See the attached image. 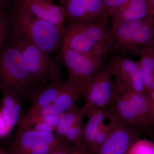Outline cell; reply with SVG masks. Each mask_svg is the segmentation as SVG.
Segmentation results:
<instances>
[{
    "mask_svg": "<svg viewBox=\"0 0 154 154\" xmlns=\"http://www.w3.org/2000/svg\"><path fill=\"white\" fill-rule=\"evenodd\" d=\"M10 32L8 14L3 9H0V52Z\"/></svg>",
    "mask_w": 154,
    "mask_h": 154,
    "instance_id": "cell-23",
    "label": "cell"
},
{
    "mask_svg": "<svg viewBox=\"0 0 154 154\" xmlns=\"http://www.w3.org/2000/svg\"><path fill=\"white\" fill-rule=\"evenodd\" d=\"M84 127L83 124L69 128L65 133L64 139L69 144H72L73 146H85Z\"/></svg>",
    "mask_w": 154,
    "mask_h": 154,
    "instance_id": "cell-20",
    "label": "cell"
},
{
    "mask_svg": "<svg viewBox=\"0 0 154 154\" xmlns=\"http://www.w3.org/2000/svg\"><path fill=\"white\" fill-rule=\"evenodd\" d=\"M129 0H103L106 12L109 16H111L116 10L127 2Z\"/></svg>",
    "mask_w": 154,
    "mask_h": 154,
    "instance_id": "cell-27",
    "label": "cell"
},
{
    "mask_svg": "<svg viewBox=\"0 0 154 154\" xmlns=\"http://www.w3.org/2000/svg\"><path fill=\"white\" fill-rule=\"evenodd\" d=\"M150 17L148 0H129L110 16L111 28L123 22Z\"/></svg>",
    "mask_w": 154,
    "mask_h": 154,
    "instance_id": "cell-13",
    "label": "cell"
},
{
    "mask_svg": "<svg viewBox=\"0 0 154 154\" xmlns=\"http://www.w3.org/2000/svg\"></svg>",
    "mask_w": 154,
    "mask_h": 154,
    "instance_id": "cell-33",
    "label": "cell"
},
{
    "mask_svg": "<svg viewBox=\"0 0 154 154\" xmlns=\"http://www.w3.org/2000/svg\"><path fill=\"white\" fill-rule=\"evenodd\" d=\"M150 15L154 21V0H148Z\"/></svg>",
    "mask_w": 154,
    "mask_h": 154,
    "instance_id": "cell-29",
    "label": "cell"
},
{
    "mask_svg": "<svg viewBox=\"0 0 154 154\" xmlns=\"http://www.w3.org/2000/svg\"><path fill=\"white\" fill-rule=\"evenodd\" d=\"M138 60L143 78L145 90L146 92L154 90V48L147 49L141 54Z\"/></svg>",
    "mask_w": 154,
    "mask_h": 154,
    "instance_id": "cell-17",
    "label": "cell"
},
{
    "mask_svg": "<svg viewBox=\"0 0 154 154\" xmlns=\"http://www.w3.org/2000/svg\"><path fill=\"white\" fill-rule=\"evenodd\" d=\"M21 100H19L15 104L11 111L10 119L7 125V131L8 135L11 133L14 127L18 124L23 116Z\"/></svg>",
    "mask_w": 154,
    "mask_h": 154,
    "instance_id": "cell-22",
    "label": "cell"
},
{
    "mask_svg": "<svg viewBox=\"0 0 154 154\" xmlns=\"http://www.w3.org/2000/svg\"><path fill=\"white\" fill-rule=\"evenodd\" d=\"M7 0H0V9H3V7L7 3Z\"/></svg>",
    "mask_w": 154,
    "mask_h": 154,
    "instance_id": "cell-30",
    "label": "cell"
},
{
    "mask_svg": "<svg viewBox=\"0 0 154 154\" xmlns=\"http://www.w3.org/2000/svg\"><path fill=\"white\" fill-rule=\"evenodd\" d=\"M11 38L22 54L35 86L62 83L60 56L54 58L21 36L11 33Z\"/></svg>",
    "mask_w": 154,
    "mask_h": 154,
    "instance_id": "cell-5",
    "label": "cell"
},
{
    "mask_svg": "<svg viewBox=\"0 0 154 154\" xmlns=\"http://www.w3.org/2000/svg\"><path fill=\"white\" fill-rule=\"evenodd\" d=\"M65 18L93 24L109 21L103 0H60Z\"/></svg>",
    "mask_w": 154,
    "mask_h": 154,
    "instance_id": "cell-10",
    "label": "cell"
},
{
    "mask_svg": "<svg viewBox=\"0 0 154 154\" xmlns=\"http://www.w3.org/2000/svg\"><path fill=\"white\" fill-rule=\"evenodd\" d=\"M8 14L10 31L48 53L61 46L64 30L28 13L14 3Z\"/></svg>",
    "mask_w": 154,
    "mask_h": 154,
    "instance_id": "cell-2",
    "label": "cell"
},
{
    "mask_svg": "<svg viewBox=\"0 0 154 154\" xmlns=\"http://www.w3.org/2000/svg\"><path fill=\"white\" fill-rule=\"evenodd\" d=\"M21 52L8 36L0 52V90L30 97L35 87Z\"/></svg>",
    "mask_w": 154,
    "mask_h": 154,
    "instance_id": "cell-3",
    "label": "cell"
},
{
    "mask_svg": "<svg viewBox=\"0 0 154 154\" xmlns=\"http://www.w3.org/2000/svg\"><path fill=\"white\" fill-rule=\"evenodd\" d=\"M109 115L107 110L96 109L90 110L86 114L88 120L84 125V135L85 146L89 153L100 126Z\"/></svg>",
    "mask_w": 154,
    "mask_h": 154,
    "instance_id": "cell-15",
    "label": "cell"
},
{
    "mask_svg": "<svg viewBox=\"0 0 154 154\" xmlns=\"http://www.w3.org/2000/svg\"><path fill=\"white\" fill-rule=\"evenodd\" d=\"M86 103L81 108L84 115L92 109L108 110L114 98L112 75L107 61L81 89Z\"/></svg>",
    "mask_w": 154,
    "mask_h": 154,
    "instance_id": "cell-8",
    "label": "cell"
},
{
    "mask_svg": "<svg viewBox=\"0 0 154 154\" xmlns=\"http://www.w3.org/2000/svg\"><path fill=\"white\" fill-rule=\"evenodd\" d=\"M63 83H51L47 85L33 87L30 97L32 104L22 118L33 115L39 109L52 103L58 94Z\"/></svg>",
    "mask_w": 154,
    "mask_h": 154,
    "instance_id": "cell-14",
    "label": "cell"
},
{
    "mask_svg": "<svg viewBox=\"0 0 154 154\" xmlns=\"http://www.w3.org/2000/svg\"><path fill=\"white\" fill-rule=\"evenodd\" d=\"M111 28L109 21L93 24L66 19L61 47L108 58L114 53Z\"/></svg>",
    "mask_w": 154,
    "mask_h": 154,
    "instance_id": "cell-1",
    "label": "cell"
},
{
    "mask_svg": "<svg viewBox=\"0 0 154 154\" xmlns=\"http://www.w3.org/2000/svg\"><path fill=\"white\" fill-rule=\"evenodd\" d=\"M22 127L27 128L34 130L38 131L54 133V130L53 128L50 125L44 122H34Z\"/></svg>",
    "mask_w": 154,
    "mask_h": 154,
    "instance_id": "cell-25",
    "label": "cell"
},
{
    "mask_svg": "<svg viewBox=\"0 0 154 154\" xmlns=\"http://www.w3.org/2000/svg\"><path fill=\"white\" fill-rule=\"evenodd\" d=\"M80 94L74 86L67 81L62 84L58 94L52 103L63 113L76 106Z\"/></svg>",
    "mask_w": 154,
    "mask_h": 154,
    "instance_id": "cell-16",
    "label": "cell"
},
{
    "mask_svg": "<svg viewBox=\"0 0 154 154\" xmlns=\"http://www.w3.org/2000/svg\"><path fill=\"white\" fill-rule=\"evenodd\" d=\"M114 54L140 57L154 47V21L151 17L131 20L111 28Z\"/></svg>",
    "mask_w": 154,
    "mask_h": 154,
    "instance_id": "cell-4",
    "label": "cell"
},
{
    "mask_svg": "<svg viewBox=\"0 0 154 154\" xmlns=\"http://www.w3.org/2000/svg\"><path fill=\"white\" fill-rule=\"evenodd\" d=\"M85 115L77 106L62 113L59 124L54 133L57 136L63 138L65 133L69 128L83 124Z\"/></svg>",
    "mask_w": 154,
    "mask_h": 154,
    "instance_id": "cell-18",
    "label": "cell"
},
{
    "mask_svg": "<svg viewBox=\"0 0 154 154\" xmlns=\"http://www.w3.org/2000/svg\"><path fill=\"white\" fill-rule=\"evenodd\" d=\"M2 97L1 103V111L3 117L8 123L10 119L11 111L13 110L15 104L21 99L17 96V94L12 92H2Z\"/></svg>",
    "mask_w": 154,
    "mask_h": 154,
    "instance_id": "cell-21",
    "label": "cell"
},
{
    "mask_svg": "<svg viewBox=\"0 0 154 154\" xmlns=\"http://www.w3.org/2000/svg\"><path fill=\"white\" fill-rule=\"evenodd\" d=\"M14 3L28 13L64 30L65 17L60 6L48 0H15Z\"/></svg>",
    "mask_w": 154,
    "mask_h": 154,
    "instance_id": "cell-12",
    "label": "cell"
},
{
    "mask_svg": "<svg viewBox=\"0 0 154 154\" xmlns=\"http://www.w3.org/2000/svg\"><path fill=\"white\" fill-rule=\"evenodd\" d=\"M108 111L109 112L108 119L110 120V122L109 123L106 124L104 121L100 126L96 134L94 143L90 150V153L91 154H94L99 146L104 142L110 134L113 128L115 123L116 116L113 113Z\"/></svg>",
    "mask_w": 154,
    "mask_h": 154,
    "instance_id": "cell-19",
    "label": "cell"
},
{
    "mask_svg": "<svg viewBox=\"0 0 154 154\" xmlns=\"http://www.w3.org/2000/svg\"><path fill=\"white\" fill-rule=\"evenodd\" d=\"M113 80L114 92L130 90L145 94L142 72L138 61L113 54L107 60Z\"/></svg>",
    "mask_w": 154,
    "mask_h": 154,
    "instance_id": "cell-9",
    "label": "cell"
},
{
    "mask_svg": "<svg viewBox=\"0 0 154 154\" xmlns=\"http://www.w3.org/2000/svg\"><path fill=\"white\" fill-rule=\"evenodd\" d=\"M50 154H91L85 146H73L60 149Z\"/></svg>",
    "mask_w": 154,
    "mask_h": 154,
    "instance_id": "cell-26",
    "label": "cell"
},
{
    "mask_svg": "<svg viewBox=\"0 0 154 154\" xmlns=\"http://www.w3.org/2000/svg\"><path fill=\"white\" fill-rule=\"evenodd\" d=\"M71 146L54 133L18 127L6 149L8 154H50Z\"/></svg>",
    "mask_w": 154,
    "mask_h": 154,
    "instance_id": "cell-6",
    "label": "cell"
},
{
    "mask_svg": "<svg viewBox=\"0 0 154 154\" xmlns=\"http://www.w3.org/2000/svg\"><path fill=\"white\" fill-rule=\"evenodd\" d=\"M0 154H8L6 149L0 147Z\"/></svg>",
    "mask_w": 154,
    "mask_h": 154,
    "instance_id": "cell-31",
    "label": "cell"
},
{
    "mask_svg": "<svg viewBox=\"0 0 154 154\" xmlns=\"http://www.w3.org/2000/svg\"><path fill=\"white\" fill-rule=\"evenodd\" d=\"M129 154H154V146L149 143L137 140L132 146Z\"/></svg>",
    "mask_w": 154,
    "mask_h": 154,
    "instance_id": "cell-24",
    "label": "cell"
},
{
    "mask_svg": "<svg viewBox=\"0 0 154 154\" xmlns=\"http://www.w3.org/2000/svg\"><path fill=\"white\" fill-rule=\"evenodd\" d=\"M0 109H1V105H0Z\"/></svg>",
    "mask_w": 154,
    "mask_h": 154,
    "instance_id": "cell-32",
    "label": "cell"
},
{
    "mask_svg": "<svg viewBox=\"0 0 154 154\" xmlns=\"http://www.w3.org/2000/svg\"><path fill=\"white\" fill-rule=\"evenodd\" d=\"M60 55L68 73V82L80 93L83 86L102 69L108 59L104 56L90 55L64 47H61Z\"/></svg>",
    "mask_w": 154,
    "mask_h": 154,
    "instance_id": "cell-7",
    "label": "cell"
},
{
    "mask_svg": "<svg viewBox=\"0 0 154 154\" xmlns=\"http://www.w3.org/2000/svg\"><path fill=\"white\" fill-rule=\"evenodd\" d=\"M115 116L111 132L94 154H129L132 146L139 140L137 130Z\"/></svg>",
    "mask_w": 154,
    "mask_h": 154,
    "instance_id": "cell-11",
    "label": "cell"
},
{
    "mask_svg": "<svg viewBox=\"0 0 154 154\" xmlns=\"http://www.w3.org/2000/svg\"><path fill=\"white\" fill-rule=\"evenodd\" d=\"M8 135L7 123L0 111V139L5 137Z\"/></svg>",
    "mask_w": 154,
    "mask_h": 154,
    "instance_id": "cell-28",
    "label": "cell"
}]
</instances>
